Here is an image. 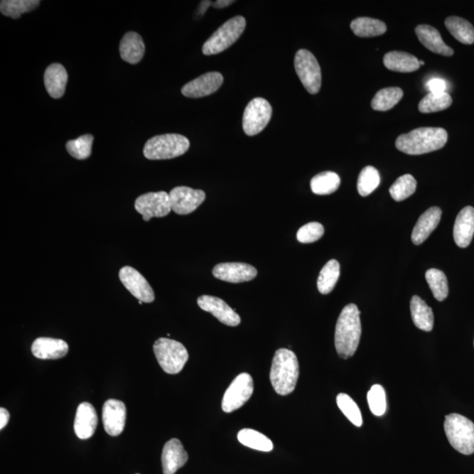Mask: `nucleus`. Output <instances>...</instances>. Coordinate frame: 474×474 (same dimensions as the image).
Here are the masks:
<instances>
[{
	"label": "nucleus",
	"mask_w": 474,
	"mask_h": 474,
	"mask_svg": "<svg viewBox=\"0 0 474 474\" xmlns=\"http://www.w3.org/2000/svg\"><path fill=\"white\" fill-rule=\"evenodd\" d=\"M171 209L178 215L191 214L206 199L203 190H195L188 186H177L169 193Z\"/></svg>",
	"instance_id": "obj_12"
},
{
	"label": "nucleus",
	"mask_w": 474,
	"mask_h": 474,
	"mask_svg": "<svg viewBox=\"0 0 474 474\" xmlns=\"http://www.w3.org/2000/svg\"><path fill=\"white\" fill-rule=\"evenodd\" d=\"M441 217L442 210L438 207H433L425 211L414 227L411 236L414 244L420 245L426 241L438 226Z\"/></svg>",
	"instance_id": "obj_21"
},
{
	"label": "nucleus",
	"mask_w": 474,
	"mask_h": 474,
	"mask_svg": "<svg viewBox=\"0 0 474 474\" xmlns=\"http://www.w3.org/2000/svg\"><path fill=\"white\" fill-rule=\"evenodd\" d=\"M350 28L355 35L363 38L382 36L387 32V25L383 21L368 17L355 18L350 23Z\"/></svg>",
	"instance_id": "obj_28"
},
{
	"label": "nucleus",
	"mask_w": 474,
	"mask_h": 474,
	"mask_svg": "<svg viewBox=\"0 0 474 474\" xmlns=\"http://www.w3.org/2000/svg\"><path fill=\"white\" fill-rule=\"evenodd\" d=\"M474 235V208L465 207L458 215L454 224V241L458 247L466 248Z\"/></svg>",
	"instance_id": "obj_22"
},
{
	"label": "nucleus",
	"mask_w": 474,
	"mask_h": 474,
	"mask_svg": "<svg viewBox=\"0 0 474 474\" xmlns=\"http://www.w3.org/2000/svg\"><path fill=\"white\" fill-rule=\"evenodd\" d=\"M416 33L420 42L433 53L445 55V57H451L454 54L453 48L443 42L438 30L431 26H417Z\"/></svg>",
	"instance_id": "obj_23"
},
{
	"label": "nucleus",
	"mask_w": 474,
	"mask_h": 474,
	"mask_svg": "<svg viewBox=\"0 0 474 474\" xmlns=\"http://www.w3.org/2000/svg\"><path fill=\"white\" fill-rule=\"evenodd\" d=\"M419 65H420V66L421 65H424L425 63L424 61H420V60H419Z\"/></svg>",
	"instance_id": "obj_46"
},
{
	"label": "nucleus",
	"mask_w": 474,
	"mask_h": 474,
	"mask_svg": "<svg viewBox=\"0 0 474 474\" xmlns=\"http://www.w3.org/2000/svg\"><path fill=\"white\" fill-rule=\"evenodd\" d=\"M338 408L340 409L350 423H352L357 427H361L363 424V418H362L360 408L357 403L346 394H339L337 397Z\"/></svg>",
	"instance_id": "obj_40"
},
{
	"label": "nucleus",
	"mask_w": 474,
	"mask_h": 474,
	"mask_svg": "<svg viewBox=\"0 0 474 474\" xmlns=\"http://www.w3.org/2000/svg\"><path fill=\"white\" fill-rule=\"evenodd\" d=\"M68 73L60 63H52L44 73V85L48 95L53 99L62 98L65 95Z\"/></svg>",
	"instance_id": "obj_24"
},
{
	"label": "nucleus",
	"mask_w": 474,
	"mask_h": 474,
	"mask_svg": "<svg viewBox=\"0 0 474 474\" xmlns=\"http://www.w3.org/2000/svg\"><path fill=\"white\" fill-rule=\"evenodd\" d=\"M403 92L399 87H388L380 90L372 100V109L385 112L392 109L400 102Z\"/></svg>",
	"instance_id": "obj_33"
},
{
	"label": "nucleus",
	"mask_w": 474,
	"mask_h": 474,
	"mask_svg": "<svg viewBox=\"0 0 474 474\" xmlns=\"http://www.w3.org/2000/svg\"><path fill=\"white\" fill-rule=\"evenodd\" d=\"M272 108L266 99L256 98L246 107L242 117V129L247 136L262 132L271 118Z\"/></svg>",
	"instance_id": "obj_9"
},
{
	"label": "nucleus",
	"mask_w": 474,
	"mask_h": 474,
	"mask_svg": "<svg viewBox=\"0 0 474 474\" xmlns=\"http://www.w3.org/2000/svg\"><path fill=\"white\" fill-rule=\"evenodd\" d=\"M98 425V416L91 403H81L77 409L75 417L74 431L78 438H92Z\"/></svg>",
	"instance_id": "obj_19"
},
{
	"label": "nucleus",
	"mask_w": 474,
	"mask_h": 474,
	"mask_svg": "<svg viewBox=\"0 0 474 474\" xmlns=\"http://www.w3.org/2000/svg\"><path fill=\"white\" fill-rule=\"evenodd\" d=\"M446 27L449 32L463 44L471 45L474 43V28L465 18L451 16L445 21Z\"/></svg>",
	"instance_id": "obj_29"
},
{
	"label": "nucleus",
	"mask_w": 474,
	"mask_h": 474,
	"mask_svg": "<svg viewBox=\"0 0 474 474\" xmlns=\"http://www.w3.org/2000/svg\"><path fill=\"white\" fill-rule=\"evenodd\" d=\"M198 305L203 311L212 313L220 322L230 327L238 326L241 323L240 316L234 311L222 298L203 296L198 298Z\"/></svg>",
	"instance_id": "obj_15"
},
{
	"label": "nucleus",
	"mask_w": 474,
	"mask_h": 474,
	"mask_svg": "<svg viewBox=\"0 0 474 474\" xmlns=\"http://www.w3.org/2000/svg\"><path fill=\"white\" fill-rule=\"evenodd\" d=\"M145 44L143 38L136 32L126 33L119 43V54L123 61L136 65L144 57Z\"/></svg>",
	"instance_id": "obj_25"
},
{
	"label": "nucleus",
	"mask_w": 474,
	"mask_h": 474,
	"mask_svg": "<svg viewBox=\"0 0 474 474\" xmlns=\"http://www.w3.org/2000/svg\"><path fill=\"white\" fill-rule=\"evenodd\" d=\"M160 367L169 375H177L184 368L189 355L181 343L169 338H159L153 346Z\"/></svg>",
	"instance_id": "obj_6"
},
{
	"label": "nucleus",
	"mask_w": 474,
	"mask_h": 474,
	"mask_svg": "<svg viewBox=\"0 0 474 474\" xmlns=\"http://www.w3.org/2000/svg\"><path fill=\"white\" fill-rule=\"evenodd\" d=\"M222 84L223 76L221 73L208 72L185 85L181 92L188 98H203L217 92Z\"/></svg>",
	"instance_id": "obj_14"
},
{
	"label": "nucleus",
	"mask_w": 474,
	"mask_h": 474,
	"mask_svg": "<svg viewBox=\"0 0 474 474\" xmlns=\"http://www.w3.org/2000/svg\"><path fill=\"white\" fill-rule=\"evenodd\" d=\"M126 409L124 403L110 399L104 402L102 409V421L104 431L108 435L117 436L124 431Z\"/></svg>",
	"instance_id": "obj_16"
},
{
	"label": "nucleus",
	"mask_w": 474,
	"mask_h": 474,
	"mask_svg": "<svg viewBox=\"0 0 474 474\" xmlns=\"http://www.w3.org/2000/svg\"><path fill=\"white\" fill-rule=\"evenodd\" d=\"M360 311L355 304L347 305L338 317L335 332V345L339 357L346 358L355 354L361 337Z\"/></svg>",
	"instance_id": "obj_1"
},
{
	"label": "nucleus",
	"mask_w": 474,
	"mask_h": 474,
	"mask_svg": "<svg viewBox=\"0 0 474 474\" xmlns=\"http://www.w3.org/2000/svg\"><path fill=\"white\" fill-rule=\"evenodd\" d=\"M300 375V367L296 353L287 349H279L272 360L270 379L276 393L287 395L293 393Z\"/></svg>",
	"instance_id": "obj_3"
},
{
	"label": "nucleus",
	"mask_w": 474,
	"mask_h": 474,
	"mask_svg": "<svg viewBox=\"0 0 474 474\" xmlns=\"http://www.w3.org/2000/svg\"><path fill=\"white\" fill-rule=\"evenodd\" d=\"M10 419V414L6 409H0V430H3L9 424Z\"/></svg>",
	"instance_id": "obj_44"
},
{
	"label": "nucleus",
	"mask_w": 474,
	"mask_h": 474,
	"mask_svg": "<svg viewBox=\"0 0 474 474\" xmlns=\"http://www.w3.org/2000/svg\"><path fill=\"white\" fill-rule=\"evenodd\" d=\"M379 184L380 176L378 170L372 166L365 167L357 179L358 193L363 197L368 196L378 188Z\"/></svg>",
	"instance_id": "obj_37"
},
{
	"label": "nucleus",
	"mask_w": 474,
	"mask_h": 474,
	"mask_svg": "<svg viewBox=\"0 0 474 474\" xmlns=\"http://www.w3.org/2000/svg\"><path fill=\"white\" fill-rule=\"evenodd\" d=\"M93 136L85 134L75 140L67 141L66 149L69 154L78 160L87 159L92 154Z\"/></svg>",
	"instance_id": "obj_39"
},
{
	"label": "nucleus",
	"mask_w": 474,
	"mask_h": 474,
	"mask_svg": "<svg viewBox=\"0 0 474 474\" xmlns=\"http://www.w3.org/2000/svg\"><path fill=\"white\" fill-rule=\"evenodd\" d=\"M425 277H426V281L436 300L445 301L449 294V286H448L446 274L438 269H430L426 271Z\"/></svg>",
	"instance_id": "obj_36"
},
{
	"label": "nucleus",
	"mask_w": 474,
	"mask_h": 474,
	"mask_svg": "<svg viewBox=\"0 0 474 474\" xmlns=\"http://www.w3.org/2000/svg\"><path fill=\"white\" fill-rule=\"evenodd\" d=\"M119 278L123 286L138 301H143L144 303H151L154 301V291L147 279L136 269L131 266L122 267L119 270Z\"/></svg>",
	"instance_id": "obj_13"
},
{
	"label": "nucleus",
	"mask_w": 474,
	"mask_h": 474,
	"mask_svg": "<svg viewBox=\"0 0 474 474\" xmlns=\"http://www.w3.org/2000/svg\"><path fill=\"white\" fill-rule=\"evenodd\" d=\"M453 104V99L448 92L431 93L429 92L421 100L418 109L421 113L430 114L443 111L449 108Z\"/></svg>",
	"instance_id": "obj_35"
},
{
	"label": "nucleus",
	"mask_w": 474,
	"mask_h": 474,
	"mask_svg": "<svg viewBox=\"0 0 474 474\" xmlns=\"http://www.w3.org/2000/svg\"><path fill=\"white\" fill-rule=\"evenodd\" d=\"M234 2L233 0H217V1L212 3V6H214L215 9H221L230 6L231 4H233Z\"/></svg>",
	"instance_id": "obj_45"
},
{
	"label": "nucleus",
	"mask_w": 474,
	"mask_h": 474,
	"mask_svg": "<svg viewBox=\"0 0 474 474\" xmlns=\"http://www.w3.org/2000/svg\"><path fill=\"white\" fill-rule=\"evenodd\" d=\"M324 234V227L319 222H309L301 227L297 232V240L301 244H311L318 241Z\"/></svg>",
	"instance_id": "obj_42"
},
{
	"label": "nucleus",
	"mask_w": 474,
	"mask_h": 474,
	"mask_svg": "<svg viewBox=\"0 0 474 474\" xmlns=\"http://www.w3.org/2000/svg\"><path fill=\"white\" fill-rule=\"evenodd\" d=\"M340 276V264L338 261L332 259L322 269L318 279L317 289L322 294H328L333 291Z\"/></svg>",
	"instance_id": "obj_30"
},
{
	"label": "nucleus",
	"mask_w": 474,
	"mask_h": 474,
	"mask_svg": "<svg viewBox=\"0 0 474 474\" xmlns=\"http://www.w3.org/2000/svg\"><path fill=\"white\" fill-rule=\"evenodd\" d=\"M384 65L393 72L409 73L419 70V60L415 55L402 51H391L384 55Z\"/></svg>",
	"instance_id": "obj_26"
},
{
	"label": "nucleus",
	"mask_w": 474,
	"mask_h": 474,
	"mask_svg": "<svg viewBox=\"0 0 474 474\" xmlns=\"http://www.w3.org/2000/svg\"><path fill=\"white\" fill-rule=\"evenodd\" d=\"M367 402L373 415L383 416L387 410V395L384 387L380 385L372 386L367 394Z\"/></svg>",
	"instance_id": "obj_41"
},
{
	"label": "nucleus",
	"mask_w": 474,
	"mask_h": 474,
	"mask_svg": "<svg viewBox=\"0 0 474 474\" xmlns=\"http://www.w3.org/2000/svg\"><path fill=\"white\" fill-rule=\"evenodd\" d=\"M417 183L410 174H405L397 178L392 185L389 193L395 201H402L414 194L416 190Z\"/></svg>",
	"instance_id": "obj_38"
},
{
	"label": "nucleus",
	"mask_w": 474,
	"mask_h": 474,
	"mask_svg": "<svg viewBox=\"0 0 474 474\" xmlns=\"http://www.w3.org/2000/svg\"><path fill=\"white\" fill-rule=\"evenodd\" d=\"M190 148V141L178 134H166L151 138L144 148V155L149 160H166L184 155Z\"/></svg>",
	"instance_id": "obj_4"
},
{
	"label": "nucleus",
	"mask_w": 474,
	"mask_h": 474,
	"mask_svg": "<svg viewBox=\"0 0 474 474\" xmlns=\"http://www.w3.org/2000/svg\"><path fill=\"white\" fill-rule=\"evenodd\" d=\"M447 140L446 129L419 128L408 134H401L395 141V146L408 155H423L442 149Z\"/></svg>",
	"instance_id": "obj_2"
},
{
	"label": "nucleus",
	"mask_w": 474,
	"mask_h": 474,
	"mask_svg": "<svg viewBox=\"0 0 474 474\" xmlns=\"http://www.w3.org/2000/svg\"><path fill=\"white\" fill-rule=\"evenodd\" d=\"M188 460V454L178 439H171L164 445L162 453L163 474L176 473Z\"/></svg>",
	"instance_id": "obj_18"
},
{
	"label": "nucleus",
	"mask_w": 474,
	"mask_h": 474,
	"mask_svg": "<svg viewBox=\"0 0 474 474\" xmlns=\"http://www.w3.org/2000/svg\"><path fill=\"white\" fill-rule=\"evenodd\" d=\"M136 210L143 215L145 222L152 218H161L173 210L169 193L166 192L148 193L137 198L134 203Z\"/></svg>",
	"instance_id": "obj_11"
},
{
	"label": "nucleus",
	"mask_w": 474,
	"mask_h": 474,
	"mask_svg": "<svg viewBox=\"0 0 474 474\" xmlns=\"http://www.w3.org/2000/svg\"><path fill=\"white\" fill-rule=\"evenodd\" d=\"M445 431L451 446L464 455L474 453V424L460 414L446 416Z\"/></svg>",
	"instance_id": "obj_5"
},
{
	"label": "nucleus",
	"mask_w": 474,
	"mask_h": 474,
	"mask_svg": "<svg viewBox=\"0 0 474 474\" xmlns=\"http://www.w3.org/2000/svg\"><path fill=\"white\" fill-rule=\"evenodd\" d=\"M33 355L39 360H59L69 352L68 343L62 339L37 338L32 345Z\"/></svg>",
	"instance_id": "obj_20"
},
{
	"label": "nucleus",
	"mask_w": 474,
	"mask_h": 474,
	"mask_svg": "<svg viewBox=\"0 0 474 474\" xmlns=\"http://www.w3.org/2000/svg\"><path fill=\"white\" fill-rule=\"evenodd\" d=\"M294 67L306 90L311 95L318 93L322 87V72L315 55L307 50H298Z\"/></svg>",
	"instance_id": "obj_8"
},
{
	"label": "nucleus",
	"mask_w": 474,
	"mask_h": 474,
	"mask_svg": "<svg viewBox=\"0 0 474 474\" xmlns=\"http://www.w3.org/2000/svg\"><path fill=\"white\" fill-rule=\"evenodd\" d=\"M254 390L252 377L249 373H241L227 388L222 399V410L225 413L235 411L252 397Z\"/></svg>",
	"instance_id": "obj_10"
},
{
	"label": "nucleus",
	"mask_w": 474,
	"mask_h": 474,
	"mask_svg": "<svg viewBox=\"0 0 474 474\" xmlns=\"http://www.w3.org/2000/svg\"><path fill=\"white\" fill-rule=\"evenodd\" d=\"M246 28V20L242 16H236L221 26L204 43L203 52L205 55H217L226 50L240 38Z\"/></svg>",
	"instance_id": "obj_7"
},
{
	"label": "nucleus",
	"mask_w": 474,
	"mask_h": 474,
	"mask_svg": "<svg viewBox=\"0 0 474 474\" xmlns=\"http://www.w3.org/2000/svg\"><path fill=\"white\" fill-rule=\"evenodd\" d=\"M427 88L431 93L446 92L447 85L441 78H432L427 83Z\"/></svg>",
	"instance_id": "obj_43"
},
{
	"label": "nucleus",
	"mask_w": 474,
	"mask_h": 474,
	"mask_svg": "<svg viewBox=\"0 0 474 474\" xmlns=\"http://www.w3.org/2000/svg\"><path fill=\"white\" fill-rule=\"evenodd\" d=\"M38 0H2L0 11L6 17L21 18L22 14L31 12L39 6Z\"/></svg>",
	"instance_id": "obj_34"
},
{
	"label": "nucleus",
	"mask_w": 474,
	"mask_h": 474,
	"mask_svg": "<svg viewBox=\"0 0 474 474\" xmlns=\"http://www.w3.org/2000/svg\"><path fill=\"white\" fill-rule=\"evenodd\" d=\"M410 311L415 325L424 331L430 332L434 326L432 309L419 296H413L410 301Z\"/></svg>",
	"instance_id": "obj_27"
},
{
	"label": "nucleus",
	"mask_w": 474,
	"mask_h": 474,
	"mask_svg": "<svg viewBox=\"0 0 474 474\" xmlns=\"http://www.w3.org/2000/svg\"><path fill=\"white\" fill-rule=\"evenodd\" d=\"M212 275L220 281L242 283L252 281L257 275V269L244 263H222L212 269Z\"/></svg>",
	"instance_id": "obj_17"
},
{
	"label": "nucleus",
	"mask_w": 474,
	"mask_h": 474,
	"mask_svg": "<svg viewBox=\"0 0 474 474\" xmlns=\"http://www.w3.org/2000/svg\"><path fill=\"white\" fill-rule=\"evenodd\" d=\"M340 177L333 171H324L312 178V192L317 195H328L337 191L340 186Z\"/></svg>",
	"instance_id": "obj_31"
},
{
	"label": "nucleus",
	"mask_w": 474,
	"mask_h": 474,
	"mask_svg": "<svg viewBox=\"0 0 474 474\" xmlns=\"http://www.w3.org/2000/svg\"><path fill=\"white\" fill-rule=\"evenodd\" d=\"M238 441L245 446L252 449L261 451H271L274 449V443L266 436L252 429H244L239 431L237 435Z\"/></svg>",
	"instance_id": "obj_32"
}]
</instances>
